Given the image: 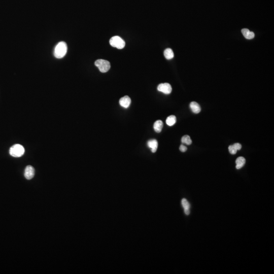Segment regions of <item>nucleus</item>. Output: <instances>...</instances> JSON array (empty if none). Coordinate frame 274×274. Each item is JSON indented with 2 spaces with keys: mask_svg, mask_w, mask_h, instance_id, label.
<instances>
[{
  "mask_svg": "<svg viewBox=\"0 0 274 274\" xmlns=\"http://www.w3.org/2000/svg\"><path fill=\"white\" fill-rule=\"evenodd\" d=\"M67 44L64 42H60L56 45L54 51V56L57 58H62L65 56L67 52Z\"/></svg>",
  "mask_w": 274,
  "mask_h": 274,
  "instance_id": "obj_1",
  "label": "nucleus"
},
{
  "mask_svg": "<svg viewBox=\"0 0 274 274\" xmlns=\"http://www.w3.org/2000/svg\"><path fill=\"white\" fill-rule=\"evenodd\" d=\"M9 153L12 157H21L24 154V147L20 144H15L10 148Z\"/></svg>",
  "mask_w": 274,
  "mask_h": 274,
  "instance_id": "obj_2",
  "label": "nucleus"
},
{
  "mask_svg": "<svg viewBox=\"0 0 274 274\" xmlns=\"http://www.w3.org/2000/svg\"><path fill=\"white\" fill-rule=\"evenodd\" d=\"M95 65L98 68L99 70L102 73H106L108 72L110 70L111 67L109 62L102 59L97 60L95 62Z\"/></svg>",
  "mask_w": 274,
  "mask_h": 274,
  "instance_id": "obj_3",
  "label": "nucleus"
},
{
  "mask_svg": "<svg viewBox=\"0 0 274 274\" xmlns=\"http://www.w3.org/2000/svg\"><path fill=\"white\" fill-rule=\"evenodd\" d=\"M110 44L112 47L119 49L123 48L125 45V41L119 36H114L111 38L110 40Z\"/></svg>",
  "mask_w": 274,
  "mask_h": 274,
  "instance_id": "obj_4",
  "label": "nucleus"
},
{
  "mask_svg": "<svg viewBox=\"0 0 274 274\" xmlns=\"http://www.w3.org/2000/svg\"><path fill=\"white\" fill-rule=\"evenodd\" d=\"M157 90L164 94L169 95L171 93L172 88L171 85L169 83H161V84H159L157 87Z\"/></svg>",
  "mask_w": 274,
  "mask_h": 274,
  "instance_id": "obj_5",
  "label": "nucleus"
},
{
  "mask_svg": "<svg viewBox=\"0 0 274 274\" xmlns=\"http://www.w3.org/2000/svg\"><path fill=\"white\" fill-rule=\"evenodd\" d=\"M24 177L28 180L32 179L35 175V169L31 166H28L24 170Z\"/></svg>",
  "mask_w": 274,
  "mask_h": 274,
  "instance_id": "obj_6",
  "label": "nucleus"
},
{
  "mask_svg": "<svg viewBox=\"0 0 274 274\" xmlns=\"http://www.w3.org/2000/svg\"><path fill=\"white\" fill-rule=\"evenodd\" d=\"M131 103V100L130 98L127 95L124 96L120 99V104L121 107L125 108H127L130 106Z\"/></svg>",
  "mask_w": 274,
  "mask_h": 274,
  "instance_id": "obj_7",
  "label": "nucleus"
},
{
  "mask_svg": "<svg viewBox=\"0 0 274 274\" xmlns=\"http://www.w3.org/2000/svg\"><path fill=\"white\" fill-rule=\"evenodd\" d=\"M147 145L148 147L151 149L152 152L154 153L157 151V147H158V142L155 139H151L148 141L147 142Z\"/></svg>",
  "mask_w": 274,
  "mask_h": 274,
  "instance_id": "obj_8",
  "label": "nucleus"
},
{
  "mask_svg": "<svg viewBox=\"0 0 274 274\" xmlns=\"http://www.w3.org/2000/svg\"><path fill=\"white\" fill-rule=\"evenodd\" d=\"M181 204L184 210L185 214L189 215L190 214V204L186 199H183L181 201Z\"/></svg>",
  "mask_w": 274,
  "mask_h": 274,
  "instance_id": "obj_9",
  "label": "nucleus"
},
{
  "mask_svg": "<svg viewBox=\"0 0 274 274\" xmlns=\"http://www.w3.org/2000/svg\"><path fill=\"white\" fill-rule=\"evenodd\" d=\"M190 108L192 112L196 114L199 113L201 111V108L200 105L196 102H192L190 103Z\"/></svg>",
  "mask_w": 274,
  "mask_h": 274,
  "instance_id": "obj_10",
  "label": "nucleus"
},
{
  "mask_svg": "<svg viewBox=\"0 0 274 274\" xmlns=\"http://www.w3.org/2000/svg\"><path fill=\"white\" fill-rule=\"evenodd\" d=\"M241 31L244 37L247 39H252L255 36V34L253 32H250L247 28H243Z\"/></svg>",
  "mask_w": 274,
  "mask_h": 274,
  "instance_id": "obj_11",
  "label": "nucleus"
},
{
  "mask_svg": "<svg viewBox=\"0 0 274 274\" xmlns=\"http://www.w3.org/2000/svg\"><path fill=\"white\" fill-rule=\"evenodd\" d=\"M245 162H246V159H245L244 157H241L237 158V159L236 160V169H241L243 166H244Z\"/></svg>",
  "mask_w": 274,
  "mask_h": 274,
  "instance_id": "obj_12",
  "label": "nucleus"
},
{
  "mask_svg": "<svg viewBox=\"0 0 274 274\" xmlns=\"http://www.w3.org/2000/svg\"><path fill=\"white\" fill-rule=\"evenodd\" d=\"M162 127H163V122L162 120H159L155 122L153 125V128L156 132L157 133L161 132Z\"/></svg>",
  "mask_w": 274,
  "mask_h": 274,
  "instance_id": "obj_13",
  "label": "nucleus"
},
{
  "mask_svg": "<svg viewBox=\"0 0 274 274\" xmlns=\"http://www.w3.org/2000/svg\"><path fill=\"white\" fill-rule=\"evenodd\" d=\"M176 122V117L175 116H170L166 120V123L169 126H173L175 124Z\"/></svg>",
  "mask_w": 274,
  "mask_h": 274,
  "instance_id": "obj_14",
  "label": "nucleus"
},
{
  "mask_svg": "<svg viewBox=\"0 0 274 274\" xmlns=\"http://www.w3.org/2000/svg\"><path fill=\"white\" fill-rule=\"evenodd\" d=\"M164 56L167 60H171L174 56L173 51L171 48L166 49L164 51Z\"/></svg>",
  "mask_w": 274,
  "mask_h": 274,
  "instance_id": "obj_15",
  "label": "nucleus"
},
{
  "mask_svg": "<svg viewBox=\"0 0 274 274\" xmlns=\"http://www.w3.org/2000/svg\"><path fill=\"white\" fill-rule=\"evenodd\" d=\"M181 142L183 143L186 144L188 145H190L192 143V140H191L190 137L189 135H185L182 137L181 139Z\"/></svg>",
  "mask_w": 274,
  "mask_h": 274,
  "instance_id": "obj_16",
  "label": "nucleus"
},
{
  "mask_svg": "<svg viewBox=\"0 0 274 274\" xmlns=\"http://www.w3.org/2000/svg\"><path fill=\"white\" fill-rule=\"evenodd\" d=\"M228 150H229V153H231V154H235L237 153V149L235 148L233 145L229 146V147H228Z\"/></svg>",
  "mask_w": 274,
  "mask_h": 274,
  "instance_id": "obj_17",
  "label": "nucleus"
},
{
  "mask_svg": "<svg viewBox=\"0 0 274 274\" xmlns=\"http://www.w3.org/2000/svg\"><path fill=\"white\" fill-rule=\"evenodd\" d=\"M233 146L235 147V148L237 149V150H240L242 148V145H241L240 144L238 143L234 144Z\"/></svg>",
  "mask_w": 274,
  "mask_h": 274,
  "instance_id": "obj_18",
  "label": "nucleus"
},
{
  "mask_svg": "<svg viewBox=\"0 0 274 274\" xmlns=\"http://www.w3.org/2000/svg\"><path fill=\"white\" fill-rule=\"evenodd\" d=\"M179 149H180V150L181 152H184L186 151L187 148L185 146L183 145H181L180 146Z\"/></svg>",
  "mask_w": 274,
  "mask_h": 274,
  "instance_id": "obj_19",
  "label": "nucleus"
}]
</instances>
